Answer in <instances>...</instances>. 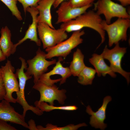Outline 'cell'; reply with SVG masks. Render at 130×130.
I'll return each mask as SVG.
<instances>
[{
    "instance_id": "obj_1",
    "label": "cell",
    "mask_w": 130,
    "mask_h": 130,
    "mask_svg": "<svg viewBox=\"0 0 130 130\" xmlns=\"http://www.w3.org/2000/svg\"><path fill=\"white\" fill-rule=\"evenodd\" d=\"M102 20L100 15L96 12L90 10L74 19L62 23L60 28L68 32L81 30L84 27L89 28L95 30L99 34L101 39L98 48L105 40V31L103 29L101 25Z\"/></svg>"
},
{
    "instance_id": "obj_2",
    "label": "cell",
    "mask_w": 130,
    "mask_h": 130,
    "mask_svg": "<svg viewBox=\"0 0 130 130\" xmlns=\"http://www.w3.org/2000/svg\"><path fill=\"white\" fill-rule=\"evenodd\" d=\"M85 34L84 30L74 31L68 39L54 46L46 49V58L50 59L54 57L65 58L73 49L83 42L81 37Z\"/></svg>"
},
{
    "instance_id": "obj_3",
    "label": "cell",
    "mask_w": 130,
    "mask_h": 130,
    "mask_svg": "<svg viewBox=\"0 0 130 130\" xmlns=\"http://www.w3.org/2000/svg\"><path fill=\"white\" fill-rule=\"evenodd\" d=\"M19 59L21 61V67L16 70L15 73L19 79V91L16 92V102L22 106L23 110L22 115L24 117L28 110L31 111L37 115L41 116L43 114V112L36 106L29 105L25 99L24 91L26 82L27 80L32 78V76L27 75L24 72V70L27 67V63L25 60L21 57H20Z\"/></svg>"
},
{
    "instance_id": "obj_4",
    "label": "cell",
    "mask_w": 130,
    "mask_h": 130,
    "mask_svg": "<svg viewBox=\"0 0 130 130\" xmlns=\"http://www.w3.org/2000/svg\"><path fill=\"white\" fill-rule=\"evenodd\" d=\"M101 25L103 29L107 33L109 47L120 41L127 40V31L130 27V19L118 18L113 23L109 24L103 20Z\"/></svg>"
},
{
    "instance_id": "obj_5",
    "label": "cell",
    "mask_w": 130,
    "mask_h": 130,
    "mask_svg": "<svg viewBox=\"0 0 130 130\" xmlns=\"http://www.w3.org/2000/svg\"><path fill=\"white\" fill-rule=\"evenodd\" d=\"M94 10L99 15L103 14L108 24L110 23L114 17L130 18V15L126 8L111 0H98L94 3Z\"/></svg>"
},
{
    "instance_id": "obj_6",
    "label": "cell",
    "mask_w": 130,
    "mask_h": 130,
    "mask_svg": "<svg viewBox=\"0 0 130 130\" xmlns=\"http://www.w3.org/2000/svg\"><path fill=\"white\" fill-rule=\"evenodd\" d=\"M37 31L44 49L54 46L68 38L66 32L63 29L52 28L44 23H38Z\"/></svg>"
},
{
    "instance_id": "obj_7",
    "label": "cell",
    "mask_w": 130,
    "mask_h": 130,
    "mask_svg": "<svg viewBox=\"0 0 130 130\" xmlns=\"http://www.w3.org/2000/svg\"><path fill=\"white\" fill-rule=\"evenodd\" d=\"M115 45L114 47L111 49H108L106 45L101 54L104 59L109 61L112 70L124 77L128 84L130 82V73L124 70L121 66L122 59L126 52L127 48L120 47L119 43Z\"/></svg>"
},
{
    "instance_id": "obj_8",
    "label": "cell",
    "mask_w": 130,
    "mask_h": 130,
    "mask_svg": "<svg viewBox=\"0 0 130 130\" xmlns=\"http://www.w3.org/2000/svg\"><path fill=\"white\" fill-rule=\"evenodd\" d=\"M46 59V53L39 48L35 56L27 61L28 66L26 70L25 73L28 76H33L34 84L38 82L40 77L46 73L49 66L56 64L57 62L55 59L51 61Z\"/></svg>"
},
{
    "instance_id": "obj_9",
    "label": "cell",
    "mask_w": 130,
    "mask_h": 130,
    "mask_svg": "<svg viewBox=\"0 0 130 130\" xmlns=\"http://www.w3.org/2000/svg\"><path fill=\"white\" fill-rule=\"evenodd\" d=\"M34 89L38 91L40 95L39 102H44L48 103L50 105H54V101L56 100L61 104L65 103L66 98L65 89L59 90L55 85H48L38 81L34 84L33 87Z\"/></svg>"
},
{
    "instance_id": "obj_10",
    "label": "cell",
    "mask_w": 130,
    "mask_h": 130,
    "mask_svg": "<svg viewBox=\"0 0 130 130\" xmlns=\"http://www.w3.org/2000/svg\"><path fill=\"white\" fill-rule=\"evenodd\" d=\"M3 75L4 83L6 91L4 99L9 103H16V99L12 95L14 92L19 91V83L15 73H14L15 68L11 61L8 60L4 66L1 67Z\"/></svg>"
},
{
    "instance_id": "obj_11",
    "label": "cell",
    "mask_w": 130,
    "mask_h": 130,
    "mask_svg": "<svg viewBox=\"0 0 130 130\" xmlns=\"http://www.w3.org/2000/svg\"><path fill=\"white\" fill-rule=\"evenodd\" d=\"M63 59L59 57L55 65L49 72L43 74L39 81L48 85H52L60 81V85L65 82L67 79L72 75L69 67H63L61 63Z\"/></svg>"
},
{
    "instance_id": "obj_12",
    "label": "cell",
    "mask_w": 130,
    "mask_h": 130,
    "mask_svg": "<svg viewBox=\"0 0 130 130\" xmlns=\"http://www.w3.org/2000/svg\"><path fill=\"white\" fill-rule=\"evenodd\" d=\"M92 4L81 7H73L69 4L68 0L62 2L56 11L57 19L56 24L65 23L74 19L84 13Z\"/></svg>"
},
{
    "instance_id": "obj_13",
    "label": "cell",
    "mask_w": 130,
    "mask_h": 130,
    "mask_svg": "<svg viewBox=\"0 0 130 130\" xmlns=\"http://www.w3.org/2000/svg\"><path fill=\"white\" fill-rule=\"evenodd\" d=\"M23 115L16 111L9 102L3 99L0 102V119L21 125L28 129V126Z\"/></svg>"
},
{
    "instance_id": "obj_14",
    "label": "cell",
    "mask_w": 130,
    "mask_h": 130,
    "mask_svg": "<svg viewBox=\"0 0 130 130\" xmlns=\"http://www.w3.org/2000/svg\"><path fill=\"white\" fill-rule=\"evenodd\" d=\"M26 11L30 13L32 18V22L29 26L24 36L19 40L17 43L14 44V49L15 52L17 47L27 39L34 42L38 46H40L41 45V41L38 38L37 34L38 24L37 17L39 13V11L35 7L33 6L28 7Z\"/></svg>"
},
{
    "instance_id": "obj_15",
    "label": "cell",
    "mask_w": 130,
    "mask_h": 130,
    "mask_svg": "<svg viewBox=\"0 0 130 130\" xmlns=\"http://www.w3.org/2000/svg\"><path fill=\"white\" fill-rule=\"evenodd\" d=\"M111 100L110 96L105 97L104 99L102 105L96 112L92 110L89 105L87 106L86 111L91 115L90 124L92 126L102 130L104 129L106 127V124L104 122L106 118V110L108 103Z\"/></svg>"
},
{
    "instance_id": "obj_16",
    "label": "cell",
    "mask_w": 130,
    "mask_h": 130,
    "mask_svg": "<svg viewBox=\"0 0 130 130\" xmlns=\"http://www.w3.org/2000/svg\"><path fill=\"white\" fill-rule=\"evenodd\" d=\"M56 0H40L35 7L39 12L37 16L38 23H44L51 28H55L52 22L51 9Z\"/></svg>"
},
{
    "instance_id": "obj_17",
    "label": "cell",
    "mask_w": 130,
    "mask_h": 130,
    "mask_svg": "<svg viewBox=\"0 0 130 130\" xmlns=\"http://www.w3.org/2000/svg\"><path fill=\"white\" fill-rule=\"evenodd\" d=\"M89 61L94 67L98 77H100L101 75L105 76L107 74H108L112 77H116L115 73L105 63L101 54H93L92 57L89 59Z\"/></svg>"
},
{
    "instance_id": "obj_18",
    "label": "cell",
    "mask_w": 130,
    "mask_h": 130,
    "mask_svg": "<svg viewBox=\"0 0 130 130\" xmlns=\"http://www.w3.org/2000/svg\"><path fill=\"white\" fill-rule=\"evenodd\" d=\"M0 33V46L4 54L6 57H8L15 52L14 49V44L11 40V32L6 26L2 28Z\"/></svg>"
},
{
    "instance_id": "obj_19",
    "label": "cell",
    "mask_w": 130,
    "mask_h": 130,
    "mask_svg": "<svg viewBox=\"0 0 130 130\" xmlns=\"http://www.w3.org/2000/svg\"><path fill=\"white\" fill-rule=\"evenodd\" d=\"M84 56L80 49L78 48L73 54L72 60L69 68L72 75L78 76L85 66L84 62Z\"/></svg>"
},
{
    "instance_id": "obj_20",
    "label": "cell",
    "mask_w": 130,
    "mask_h": 130,
    "mask_svg": "<svg viewBox=\"0 0 130 130\" xmlns=\"http://www.w3.org/2000/svg\"><path fill=\"white\" fill-rule=\"evenodd\" d=\"M96 73L95 69L85 66L78 75V81L82 85H91Z\"/></svg>"
},
{
    "instance_id": "obj_21",
    "label": "cell",
    "mask_w": 130,
    "mask_h": 130,
    "mask_svg": "<svg viewBox=\"0 0 130 130\" xmlns=\"http://www.w3.org/2000/svg\"><path fill=\"white\" fill-rule=\"evenodd\" d=\"M35 106L37 107L43 112H49L55 110L67 111H73L78 109L77 107L74 105L56 106L54 105H49L44 102H39L36 101L34 103Z\"/></svg>"
},
{
    "instance_id": "obj_22",
    "label": "cell",
    "mask_w": 130,
    "mask_h": 130,
    "mask_svg": "<svg viewBox=\"0 0 130 130\" xmlns=\"http://www.w3.org/2000/svg\"><path fill=\"white\" fill-rule=\"evenodd\" d=\"M87 126L84 123L79 124L76 125L70 124L63 127H58L56 125H53L50 124H48L44 127L41 125L39 126V130H76L79 128Z\"/></svg>"
},
{
    "instance_id": "obj_23",
    "label": "cell",
    "mask_w": 130,
    "mask_h": 130,
    "mask_svg": "<svg viewBox=\"0 0 130 130\" xmlns=\"http://www.w3.org/2000/svg\"><path fill=\"white\" fill-rule=\"evenodd\" d=\"M4 3L11 11L13 15L19 20L22 18L20 12L17 7V0H0Z\"/></svg>"
},
{
    "instance_id": "obj_24",
    "label": "cell",
    "mask_w": 130,
    "mask_h": 130,
    "mask_svg": "<svg viewBox=\"0 0 130 130\" xmlns=\"http://www.w3.org/2000/svg\"><path fill=\"white\" fill-rule=\"evenodd\" d=\"M96 0H68L69 5L73 7H81L92 4Z\"/></svg>"
},
{
    "instance_id": "obj_25",
    "label": "cell",
    "mask_w": 130,
    "mask_h": 130,
    "mask_svg": "<svg viewBox=\"0 0 130 130\" xmlns=\"http://www.w3.org/2000/svg\"><path fill=\"white\" fill-rule=\"evenodd\" d=\"M21 3L23 8L26 14L27 8L28 7L33 6L36 7L38 3L40 0H17Z\"/></svg>"
},
{
    "instance_id": "obj_26",
    "label": "cell",
    "mask_w": 130,
    "mask_h": 130,
    "mask_svg": "<svg viewBox=\"0 0 130 130\" xmlns=\"http://www.w3.org/2000/svg\"><path fill=\"white\" fill-rule=\"evenodd\" d=\"M6 94V91L4 85L2 72L0 68V100L4 99Z\"/></svg>"
},
{
    "instance_id": "obj_27",
    "label": "cell",
    "mask_w": 130,
    "mask_h": 130,
    "mask_svg": "<svg viewBox=\"0 0 130 130\" xmlns=\"http://www.w3.org/2000/svg\"><path fill=\"white\" fill-rule=\"evenodd\" d=\"M7 121L0 119V130H17L14 127L7 123Z\"/></svg>"
},
{
    "instance_id": "obj_28",
    "label": "cell",
    "mask_w": 130,
    "mask_h": 130,
    "mask_svg": "<svg viewBox=\"0 0 130 130\" xmlns=\"http://www.w3.org/2000/svg\"><path fill=\"white\" fill-rule=\"evenodd\" d=\"M28 129L30 130H38L35 121L32 119H31L28 121Z\"/></svg>"
},
{
    "instance_id": "obj_29",
    "label": "cell",
    "mask_w": 130,
    "mask_h": 130,
    "mask_svg": "<svg viewBox=\"0 0 130 130\" xmlns=\"http://www.w3.org/2000/svg\"><path fill=\"white\" fill-rule=\"evenodd\" d=\"M119 1L121 4L124 7L130 4V0H116Z\"/></svg>"
},
{
    "instance_id": "obj_30",
    "label": "cell",
    "mask_w": 130,
    "mask_h": 130,
    "mask_svg": "<svg viewBox=\"0 0 130 130\" xmlns=\"http://www.w3.org/2000/svg\"><path fill=\"white\" fill-rule=\"evenodd\" d=\"M68 0H56L53 6L55 8H56L60 5L63 1Z\"/></svg>"
},
{
    "instance_id": "obj_31",
    "label": "cell",
    "mask_w": 130,
    "mask_h": 130,
    "mask_svg": "<svg viewBox=\"0 0 130 130\" xmlns=\"http://www.w3.org/2000/svg\"><path fill=\"white\" fill-rule=\"evenodd\" d=\"M6 58V56L3 54L0 46V62L5 60Z\"/></svg>"
}]
</instances>
